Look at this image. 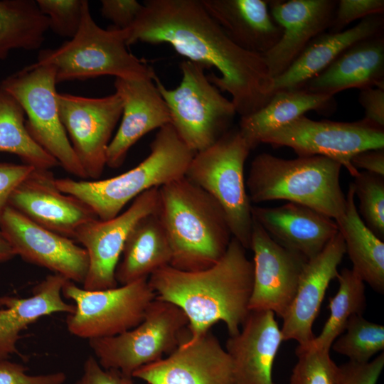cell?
Instances as JSON below:
<instances>
[{
	"instance_id": "d6a6232c",
	"label": "cell",
	"mask_w": 384,
	"mask_h": 384,
	"mask_svg": "<svg viewBox=\"0 0 384 384\" xmlns=\"http://www.w3.org/2000/svg\"><path fill=\"white\" fill-rule=\"evenodd\" d=\"M338 289L329 298V316L319 336L309 346L329 350L334 341L344 331L348 319L362 314L366 306L365 282L353 269H343L336 277Z\"/></svg>"
},
{
	"instance_id": "30bf717a",
	"label": "cell",
	"mask_w": 384,
	"mask_h": 384,
	"mask_svg": "<svg viewBox=\"0 0 384 384\" xmlns=\"http://www.w3.org/2000/svg\"><path fill=\"white\" fill-rule=\"evenodd\" d=\"M54 67L31 64L7 77L0 87L23 109L31 137L66 171L87 179L60 118Z\"/></svg>"
},
{
	"instance_id": "74e56055",
	"label": "cell",
	"mask_w": 384,
	"mask_h": 384,
	"mask_svg": "<svg viewBox=\"0 0 384 384\" xmlns=\"http://www.w3.org/2000/svg\"><path fill=\"white\" fill-rule=\"evenodd\" d=\"M383 0L337 1L335 14L329 32L342 31L346 26L356 20H362L373 15L383 14Z\"/></svg>"
},
{
	"instance_id": "f6af8a7d",
	"label": "cell",
	"mask_w": 384,
	"mask_h": 384,
	"mask_svg": "<svg viewBox=\"0 0 384 384\" xmlns=\"http://www.w3.org/2000/svg\"><path fill=\"white\" fill-rule=\"evenodd\" d=\"M356 168L384 177V149H368L361 151L351 159Z\"/></svg>"
},
{
	"instance_id": "ac0fdd59",
	"label": "cell",
	"mask_w": 384,
	"mask_h": 384,
	"mask_svg": "<svg viewBox=\"0 0 384 384\" xmlns=\"http://www.w3.org/2000/svg\"><path fill=\"white\" fill-rule=\"evenodd\" d=\"M50 170L34 169L14 190L8 206L48 230L73 240L78 228L98 218L78 198L63 193Z\"/></svg>"
},
{
	"instance_id": "9a60e30c",
	"label": "cell",
	"mask_w": 384,
	"mask_h": 384,
	"mask_svg": "<svg viewBox=\"0 0 384 384\" xmlns=\"http://www.w3.org/2000/svg\"><path fill=\"white\" fill-rule=\"evenodd\" d=\"M250 250L254 257L249 309L270 311L283 319L307 259L277 243L254 219Z\"/></svg>"
},
{
	"instance_id": "bcb514c9",
	"label": "cell",
	"mask_w": 384,
	"mask_h": 384,
	"mask_svg": "<svg viewBox=\"0 0 384 384\" xmlns=\"http://www.w3.org/2000/svg\"><path fill=\"white\" fill-rule=\"evenodd\" d=\"M15 256L11 246L0 230V263L9 261Z\"/></svg>"
},
{
	"instance_id": "4dcf8cb0",
	"label": "cell",
	"mask_w": 384,
	"mask_h": 384,
	"mask_svg": "<svg viewBox=\"0 0 384 384\" xmlns=\"http://www.w3.org/2000/svg\"><path fill=\"white\" fill-rule=\"evenodd\" d=\"M48 28L36 1L0 0V59L16 49L39 48Z\"/></svg>"
},
{
	"instance_id": "60d3db41",
	"label": "cell",
	"mask_w": 384,
	"mask_h": 384,
	"mask_svg": "<svg viewBox=\"0 0 384 384\" xmlns=\"http://www.w3.org/2000/svg\"><path fill=\"white\" fill-rule=\"evenodd\" d=\"M101 5L102 15L122 30L133 24L143 8L137 0H102Z\"/></svg>"
},
{
	"instance_id": "603a6c76",
	"label": "cell",
	"mask_w": 384,
	"mask_h": 384,
	"mask_svg": "<svg viewBox=\"0 0 384 384\" xmlns=\"http://www.w3.org/2000/svg\"><path fill=\"white\" fill-rule=\"evenodd\" d=\"M252 215L274 241L307 260L319 254L338 232L334 219L296 203L252 206Z\"/></svg>"
},
{
	"instance_id": "d590c367",
	"label": "cell",
	"mask_w": 384,
	"mask_h": 384,
	"mask_svg": "<svg viewBox=\"0 0 384 384\" xmlns=\"http://www.w3.org/2000/svg\"><path fill=\"white\" fill-rule=\"evenodd\" d=\"M297 362L292 369L289 384H334L338 366L330 351L309 345L298 346Z\"/></svg>"
},
{
	"instance_id": "cb8c5ba5",
	"label": "cell",
	"mask_w": 384,
	"mask_h": 384,
	"mask_svg": "<svg viewBox=\"0 0 384 384\" xmlns=\"http://www.w3.org/2000/svg\"><path fill=\"white\" fill-rule=\"evenodd\" d=\"M384 88V35L361 41L348 48L302 89L334 96L358 88Z\"/></svg>"
},
{
	"instance_id": "1f68e13d",
	"label": "cell",
	"mask_w": 384,
	"mask_h": 384,
	"mask_svg": "<svg viewBox=\"0 0 384 384\" xmlns=\"http://www.w3.org/2000/svg\"><path fill=\"white\" fill-rule=\"evenodd\" d=\"M18 102L0 87V152L16 154L34 169L50 170L58 164L30 135Z\"/></svg>"
},
{
	"instance_id": "9c48e42d",
	"label": "cell",
	"mask_w": 384,
	"mask_h": 384,
	"mask_svg": "<svg viewBox=\"0 0 384 384\" xmlns=\"http://www.w3.org/2000/svg\"><path fill=\"white\" fill-rule=\"evenodd\" d=\"M188 320L175 304L156 297L142 321L118 335L89 340L100 366L132 377L142 366L171 353L188 336Z\"/></svg>"
},
{
	"instance_id": "484cf974",
	"label": "cell",
	"mask_w": 384,
	"mask_h": 384,
	"mask_svg": "<svg viewBox=\"0 0 384 384\" xmlns=\"http://www.w3.org/2000/svg\"><path fill=\"white\" fill-rule=\"evenodd\" d=\"M227 36L241 48L264 55L279 40L282 28L274 21L267 0H201Z\"/></svg>"
},
{
	"instance_id": "d6986e66",
	"label": "cell",
	"mask_w": 384,
	"mask_h": 384,
	"mask_svg": "<svg viewBox=\"0 0 384 384\" xmlns=\"http://www.w3.org/2000/svg\"><path fill=\"white\" fill-rule=\"evenodd\" d=\"M336 5L334 0L269 1L272 17L282 29L278 42L262 55L273 78L283 73L314 38L329 30Z\"/></svg>"
},
{
	"instance_id": "7c38bea8",
	"label": "cell",
	"mask_w": 384,
	"mask_h": 384,
	"mask_svg": "<svg viewBox=\"0 0 384 384\" xmlns=\"http://www.w3.org/2000/svg\"><path fill=\"white\" fill-rule=\"evenodd\" d=\"M260 143L289 147L298 156L329 158L355 177L359 171L351 164L352 157L368 149H384V129L363 119L353 122L316 121L303 115L267 133Z\"/></svg>"
},
{
	"instance_id": "ffe728a7",
	"label": "cell",
	"mask_w": 384,
	"mask_h": 384,
	"mask_svg": "<svg viewBox=\"0 0 384 384\" xmlns=\"http://www.w3.org/2000/svg\"><path fill=\"white\" fill-rule=\"evenodd\" d=\"M346 247L339 232L316 256L307 260L299 277L294 300L281 329L283 341L308 346L315 337L312 327L331 281L336 278Z\"/></svg>"
},
{
	"instance_id": "8fae6325",
	"label": "cell",
	"mask_w": 384,
	"mask_h": 384,
	"mask_svg": "<svg viewBox=\"0 0 384 384\" xmlns=\"http://www.w3.org/2000/svg\"><path fill=\"white\" fill-rule=\"evenodd\" d=\"M63 296L75 302L68 331L89 340L114 336L138 325L156 297L148 279L104 290H87L68 280Z\"/></svg>"
},
{
	"instance_id": "f35d334b",
	"label": "cell",
	"mask_w": 384,
	"mask_h": 384,
	"mask_svg": "<svg viewBox=\"0 0 384 384\" xmlns=\"http://www.w3.org/2000/svg\"><path fill=\"white\" fill-rule=\"evenodd\" d=\"M384 367V353L366 363L338 366L334 384H377Z\"/></svg>"
},
{
	"instance_id": "d4e9b609",
	"label": "cell",
	"mask_w": 384,
	"mask_h": 384,
	"mask_svg": "<svg viewBox=\"0 0 384 384\" xmlns=\"http://www.w3.org/2000/svg\"><path fill=\"white\" fill-rule=\"evenodd\" d=\"M383 14H376L361 20L346 30L317 36L283 73L274 78L272 95L278 91L302 89L348 48L383 33Z\"/></svg>"
},
{
	"instance_id": "7a4b0ae2",
	"label": "cell",
	"mask_w": 384,
	"mask_h": 384,
	"mask_svg": "<svg viewBox=\"0 0 384 384\" xmlns=\"http://www.w3.org/2000/svg\"><path fill=\"white\" fill-rule=\"evenodd\" d=\"M148 282L156 298L184 312L191 338L209 331L220 321L233 336L239 333L250 312L253 262L233 238L224 255L212 267L186 272L169 265L151 274Z\"/></svg>"
},
{
	"instance_id": "83f0119b",
	"label": "cell",
	"mask_w": 384,
	"mask_h": 384,
	"mask_svg": "<svg viewBox=\"0 0 384 384\" xmlns=\"http://www.w3.org/2000/svg\"><path fill=\"white\" fill-rule=\"evenodd\" d=\"M158 211V210H157ZM170 242L158 212L141 218L129 232L115 270L120 285L149 276L171 260Z\"/></svg>"
},
{
	"instance_id": "5b68a950",
	"label": "cell",
	"mask_w": 384,
	"mask_h": 384,
	"mask_svg": "<svg viewBox=\"0 0 384 384\" xmlns=\"http://www.w3.org/2000/svg\"><path fill=\"white\" fill-rule=\"evenodd\" d=\"M342 167L322 156L285 159L262 153L251 162L245 181L247 194L255 203L284 200L309 207L336 221L346 210V196L339 181Z\"/></svg>"
},
{
	"instance_id": "4fadbf2b",
	"label": "cell",
	"mask_w": 384,
	"mask_h": 384,
	"mask_svg": "<svg viewBox=\"0 0 384 384\" xmlns=\"http://www.w3.org/2000/svg\"><path fill=\"white\" fill-rule=\"evenodd\" d=\"M60 120L87 179L97 180L106 166L107 150L122 113V102L114 94L87 97L57 93Z\"/></svg>"
},
{
	"instance_id": "836d02e7",
	"label": "cell",
	"mask_w": 384,
	"mask_h": 384,
	"mask_svg": "<svg viewBox=\"0 0 384 384\" xmlns=\"http://www.w3.org/2000/svg\"><path fill=\"white\" fill-rule=\"evenodd\" d=\"M331 348L349 361L368 362L384 349V326L368 321L362 314L353 315Z\"/></svg>"
},
{
	"instance_id": "2e32d148",
	"label": "cell",
	"mask_w": 384,
	"mask_h": 384,
	"mask_svg": "<svg viewBox=\"0 0 384 384\" xmlns=\"http://www.w3.org/2000/svg\"><path fill=\"white\" fill-rule=\"evenodd\" d=\"M0 230L16 256L83 284L89 267L88 255L74 240L38 225L9 206L0 218Z\"/></svg>"
},
{
	"instance_id": "277c9868",
	"label": "cell",
	"mask_w": 384,
	"mask_h": 384,
	"mask_svg": "<svg viewBox=\"0 0 384 384\" xmlns=\"http://www.w3.org/2000/svg\"><path fill=\"white\" fill-rule=\"evenodd\" d=\"M195 154L169 123L159 129L149 154L133 169L103 180L55 178V183L87 205L98 219L109 220L144 191L185 176Z\"/></svg>"
},
{
	"instance_id": "8d00e7d4",
	"label": "cell",
	"mask_w": 384,
	"mask_h": 384,
	"mask_svg": "<svg viewBox=\"0 0 384 384\" xmlns=\"http://www.w3.org/2000/svg\"><path fill=\"white\" fill-rule=\"evenodd\" d=\"M48 19L49 28L62 37L73 38L81 22L84 0H37Z\"/></svg>"
},
{
	"instance_id": "3957f363",
	"label": "cell",
	"mask_w": 384,
	"mask_h": 384,
	"mask_svg": "<svg viewBox=\"0 0 384 384\" xmlns=\"http://www.w3.org/2000/svg\"><path fill=\"white\" fill-rule=\"evenodd\" d=\"M158 214L171 248V267L196 272L214 265L233 235L219 203L186 176L159 187Z\"/></svg>"
},
{
	"instance_id": "44dd1931",
	"label": "cell",
	"mask_w": 384,
	"mask_h": 384,
	"mask_svg": "<svg viewBox=\"0 0 384 384\" xmlns=\"http://www.w3.org/2000/svg\"><path fill=\"white\" fill-rule=\"evenodd\" d=\"M154 78L115 79V92L122 100V113L107 150L106 166L111 169L123 164L130 148L143 136L171 123L168 107Z\"/></svg>"
},
{
	"instance_id": "ba28073f",
	"label": "cell",
	"mask_w": 384,
	"mask_h": 384,
	"mask_svg": "<svg viewBox=\"0 0 384 384\" xmlns=\"http://www.w3.org/2000/svg\"><path fill=\"white\" fill-rule=\"evenodd\" d=\"M182 78L174 89H168L156 75L155 85L168 107L171 124L193 152L217 142L228 130L236 110L205 73L206 68L185 60L180 63Z\"/></svg>"
},
{
	"instance_id": "8992f818",
	"label": "cell",
	"mask_w": 384,
	"mask_h": 384,
	"mask_svg": "<svg viewBox=\"0 0 384 384\" xmlns=\"http://www.w3.org/2000/svg\"><path fill=\"white\" fill-rule=\"evenodd\" d=\"M127 46L125 30L100 27L91 16L88 1L84 0L76 34L57 48L42 50L32 65L54 67L57 83L102 75L154 78L152 68L130 53Z\"/></svg>"
},
{
	"instance_id": "ee69618b",
	"label": "cell",
	"mask_w": 384,
	"mask_h": 384,
	"mask_svg": "<svg viewBox=\"0 0 384 384\" xmlns=\"http://www.w3.org/2000/svg\"><path fill=\"white\" fill-rule=\"evenodd\" d=\"M358 101L365 111V117L362 119L384 129V88L362 89Z\"/></svg>"
},
{
	"instance_id": "e0dca14e",
	"label": "cell",
	"mask_w": 384,
	"mask_h": 384,
	"mask_svg": "<svg viewBox=\"0 0 384 384\" xmlns=\"http://www.w3.org/2000/svg\"><path fill=\"white\" fill-rule=\"evenodd\" d=\"M132 378L147 384H235L231 359L210 331L186 336L166 357L140 367Z\"/></svg>"
},
{
	"instance_id": "7402d4cb",
	"label": "cell",
	"mask_w": 384,
	"mask_h": 384,
	"mask_svg": "<svg viewBox=\"0 0 384 384\" xmlns=\"http://www.w3.org/2000/svg\"><path fill=\"white\" fill-rule=\"evenodd\" d=\"M274 315L250 311L239 333L226 341L235 384H275L273 366L283 338Z\"/></svg>"
},
{
	"instance_id": "e575fe53",
	"label": "cell",
	"mask_w": 384,
	"mask_h": 384,
	"mask_svg": "<svg viewBox=\"0 0 384 384\" xmlns=\"http://www.w3.org/2000/svg\"><path fill=\"white\" fill-rule=\"evenodd\" d=\"M352 185L359 200V210L367 227L378 238L384 237V178L358 172Z\"/></svg>"
},
{
	"instance_id": "f546056e",
	"label": "cell",
	"mask_w": 384,
	"mask_h": 384,
	"mask_svg": "<svg viewBox=\"0 0 384 384\" xmlns=\"http://www.w3.org/2000/svg\"><path fill=\"white\" fill-rule=\"evenodd\" d=\"M355 197L354 188L351 183L346 196L344 215L336 221L338 232L343 237L352 269L365 283L383 294L384 242L362 220L355 203Z\"/></svg>"
},
{
	"instance_id": "f1b7e54d",
	"label": "cell",
	"mask_w": 384,
	"mask_h": 384,
	"mask_svg": "<svg viewBox=\"0 0 384 384\" xmlns=\"http://www.w3.org/2000/svg\"><path fill=\"white\" fill-rule=\"evenodd\" d=\"M335 105L334 96L313 93L304 89L278 91L259 110L242 117L238 130L252 149L265 134L304 113L311 110L330 112Z\"/></svg>"
},
{
	"instance_id": "4316f807",
	"label": "cell",
	"mask_w": 384,
	"mask_h": 384,
	"mask_svg": "<svg viewBox=\"0 0 384 384\" xmlns=\"http://www.w3.org/2000/svg\"><path fill=\"white\" fill-rule=\"evenodd\" d=\"M67 281L60 274H49L34 287L29 297H0V360L14 353L21 355L16 347L20 334L40 318L75 312V304L63 299L62 289Z\"/></svg>"
},
{
	"instance_id": "52a82bcc",
	"label": "cell",
	"mask_w": 384,
	"mask_h": 384,
	"mask_svg": "<svg viewBox=\"0 0 384 384\" xmlns=\"http://www.w3.org/2000/svg\"><path fill=\"white\" fill-rule=\"evenodd\" d=\"M251 150L238 129L228 130L213 145L195 154L185 174L219 203L233 238L245 250L250 247L253 225L244 177Z\"/></svg>"
},
{
	"instance_id": "ab89813d",
	"label": "cell",
	"mask_w": 384,
	"mask_h": 384,
	"mask_svg": "<svg viewBox=\"0 0 384 384\" xmlns=\"http://www.w3.org/2000/svg\"><path fill=\"white\" fill-rule=\"evenodd\" d=\"M26 370L22 364L0 360V384H63L66 380L63 372L30 375Z\"/></svg>"
},
{
	"instance_id": "b9f144b4",
	"label": "cell",
	"mask_w": 384,
	"mask_h": 384,
	"mask_svg": "<svg viewBox=\"0 0 384 384\" xmlns=\"http://www.w3.org/2000/svg\"><path fill=\"white\" fill-rule=\"evenodd\" d=\"M133 378L118 370L102 368L96 358L90 356L83 364L82 375L75 384H137Z\"/></svg>"
},
{
	"instance_id": "5bb4252c",
	"label": "cell",
	"mask_w": 384,
	"mask_h": 384,
	"mask_svg": "<svg viewBox=\"0 0 384 384\" xmlns=\"http://www.w3.org/2000/svg\"><path fill=\"white\" fill-rule=\"evenodd\" d=\"M158 208L159 188L155 187L135 198L125 211L114 218H97L78 228L73 240L85 249L89 259L83 289L95 291L118 287L115 270L129 232L141 218Z\"/></svg>"
},
{
	"instance_id": "7bdbcfd3",
	"label": "cell",
	"mask_w": 384,
	"mask_h": 384,
	"mask_svg": "<svg viewBox=\"0 0 384 384\" xmlns=\"http://www.w3.org/2000/svg\"><path fill=\"white\" fill-rule=\"evenodd\" d=\"M33 169L25 164L0 163V218L14 190Z\"/></svg>"
},
{
	"instance_id": "6da1fadb",
	"label": "cell",
	"mask_w": 384,
	"mask_h": 384,
	"mask_svg": "<svg viewBox=\"0 0 384 384\" xmlns=\"http://www.w3.org/2000/svg\"><path fill=\"white\" fill-rule=\"evenodd\" d=\"M126 32L127 45L169 44L188 60L215 68L210 82L228 92L236 113L251 114L270 100L274 78L262 55L234 43L208 14L201 0H147Z\"/></svg>"
}]
</instances>
